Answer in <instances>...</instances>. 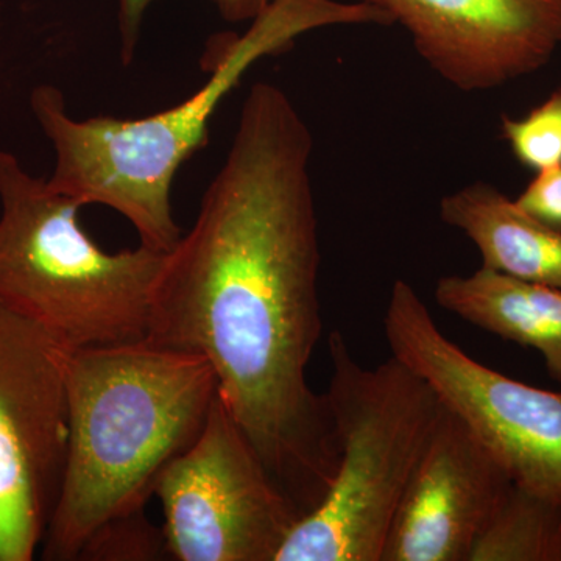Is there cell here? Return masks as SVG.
Returning <instances> with one entry per match:
<instances>
[{
  "label": "cell",
  "instance_id": "6da1fadb",
  "mask_svg": "<svg viewBox=\"0 0 561 561\" xmlns=\"http://www.w3.org/2000/svg\"><path fill=\"white\" fill-rule=\"evenodd\" d=\"M312 150L289 94L254 83L194 225L165 254L146 339L209 362L301 518L327 496L339 457L327 393L306 375L323 331Z\"/></svg>",
  "mask_w": 561,
  "mask_h": 561
},
{
  "label": "cell",
  "instance_id": "7a4b0ae2",
  "mask_svg": "<svg viewBox=\"0 0 561 561\" xmlns=\"http://www.w3.org/2000/svg\"><path fill=\"white\" fill-rule=\"evenodd\" d=\"M382 25L383 11L335 0H272L243 35L217 41L209 77L186 101L138 119H76L65 92L39 84L31 108L55 151L47 183L81 205H102L130 221L140 245L169 253L179 243L172 206L176 173L208 142L210 121L257 61L283 54L298 36L331 25Z\"/></svg>",
  "mask_w": 561,
  "mask_h": 561
},
{
  "label": "cell",
  "instance_id": "3957f363",
  "mask_svg": "<svg viewBox=\"0 0 561 561\" xmlns=\"http://www.w3.org/2000/svg\"><path fill=\"white\" fill-rule=\"evenodd\" d=\"M69 440L41 556L79 560L105 524L146 511L162 471L197 440L217 397L201 354L149 341L70 351Z\"/></svg>",
  "mask_w": 561,
  "mask_h": 561
},
{
  "label": "cell",
  "instance_id": "277c9868",
  "mask_svg": "<svg viewBox=\"0 0 561 561\" xmlns=\"http://www.w3.org/2000/svg\"><path fill=\"white\" fill-rule=\"evenodd\" d=\"M81 208L0 151V306L73 350L146 341L168 253L101 249Z\"/></svg>",
  "mask_w": 561,
  "mask_h": 561
},
{
  "label": "cell",
  "instance_id": "5b68a950",
  "mask_svg": "<svg viewBox=\"0 0 561 561\" xmlns=\"http://www.w3.org/2000/svg\"><path fill=\"white\" fill-rule=\"evenodd\" d=\"M328 346L337 467L327 496L295 524L276 561H381L394 512L445 405L397 357L362 367L339 331Z\"/></svg>",
  "mask_w": 561,
  "mask_h": 561
},
{
  "label": "cell",
  "instance_id": "8992f818",
  "mask_svg": "<svg viewBox=\"0 0 561 561\" xmlns=\"http://www.w3.org/2000/svg\"><path fill=\"white\" fill-rule=\"evenodd\" d=\"M383 332L391 356L431 383L515 485L561 507V391L527 386L472 359L443 334L408 280L391 287Z\"/></svg>",
  "mask_w": 561,
  "mask_h": 561
},
{
  "label": "cell",
  "instance_id": "52a82bcc",
  "mask_svg": "<svg viewBox=\"0 0 561 561\" xmlns=\"http://www.w3.org/2000/svg\"><path fill=\"white\" fill-rule=\"evenodd\" d=\"M176 561H276L301 513L217 393L197 440L154 486Z\"/></svg>",
  "mask_w": 561,
  "mask_h": 561
},
{
  "label": "cell",
  "instance_id": "ba28073f",
  "mask_svg": "<svg viewBox=\"0 0 561 561\" xmlns=\"http://www.w3.org/2000/svg\"><path fill=\"white\" fill-rule=\"evenodd\" d=\"M70 348L0 306V561H32L60 497Z\"/></svg>",
  "mask_w": 561,
  "mask_h": 561
},
{
  "label": "cell",
  "instance_id": "9c48e42d",
  "mask_svg": "<svg viewBox=\"0 0 561 561\" xmlns=\"http://www.w3.org/2000/svg\"><path fill=\"white\" fill-rule=\"evenodd\" d=\"M383 11L456 90L493 91L530 76L561 44V0H351Z\"/></svg>",
  "mask_w": 561,
  "mask_h": 561
},
{
  "label": "cell",
  "instance_id": "30bf717a",
  "mask_svg": "<svg viewBox=\"0 0 561 561\" xmlns=\"http://www.w3.org/2000/svg\"><path fill=\"white\" fill-rule=\"evenodd\" d=\"M512 485L467 424L443 408L394 512L381 561L470 560Z\"/></svg>",
  "mask_w": 561,
  "mask_h": 561
},
{
  "label": "cell",
  "instance_id": "8fae6325",
  "mask_svg": "<svg viewBox=\"0 0 561 561\" xmlns=\"http://www.w3.org/2000/svg\"><path fill=\"white\" fill-rule=\"evenodd\" d=\"M442 309L497 335L537 350L561 382V289L481 267L472 275L443 276L434 290Z\"/></svg>",
  "mask_w": 561,
  "mask_h": 561
},
{
  "label": "cell",
  "instance_id": "7c38bea8",
  "mask_svg": "<svg viewBox=\"0 0 561 561\" xmlns=\"http://www.w3.org/2000/svg\"><path fill=\"white\" fill-rule=\"evenodd\" d=\"M440 219L478 247L482 267L561 289V231L524 213L493 184L476 181L445 195Z\"/></svg>",
  "mask_w": 561,
  "mask_h": 561
},
{
  "label": "cell",
  "instance_id": "4fadbf2b",
  "mask_svg": "<svg viewBox=\"0 0 561 561\" xmlns=\"http://www.w3.org/2000/svg\"><path fill=\"white\" fill-rule=\"evenodd\" d=\"M468 561H561V507L513 483Z\"/></svg>",
  "mask_w": 561,
  "mask_h": 561
},
{
  "label": "cell",
  "instance_id": "5bb4252c",
  "mask_svg": "<svg viewBox=\"0 0 561 561\" xmlns=\"http://www.w3.org/2000/svg\"><path fill=\"white\" fill-rule=\"evenodd\" d=\"M501 136L516 161L530 171L561 165V84L523 119L502 116Z\"/></svg>",
  "mask_w": 561,
  "mask_h": 561
},
{
  "label": "cell",
  "instance_id": "9a60e30c",
  "mask_svg": "<svg viewBox=\"0 0 561 561\" xmlns=\"http://www.w3.org/2000/svg\"><path fill=\"white\" fill-rule=\"evenodd\" d=\"M162 527L154 526L146 511L114 519L92 535L79 560L147 561L165 559Z\"/></svg>",
  "mask_w": 561,
  "mask_h": 561
},
{
  "label": "cell",
  "instance_id": "2e32d148",
  "mask_svg": "<svg viewBox=\"0 0 561 561\" xmlns=\"http://www.w3.org/2000/svg\"><path fill=\"white\" fill-rule=\"evenodd\" d=\"M515 203L534 219L561 231V165L537 172Z\"/></svg>",
  "mask_w": 561,
  "mask_h": 561
},
{
  "label": "cell",
  "instance_id": "e0dca14e",
  "mask_svg": "<svg viewBox=\"0 0 561 561\" xmlns=\"http://www.w3.org/2000/svg\"><path fill=\"white\" fill-rule=\"evenodd\" d=\"M157 0H119L122 65L130 66L138 49L140 27L147 11Z\"/></svg>",
  "mask_w": 561,
  "mask_h": 561
},
{
  "label": "cell",
  "instance_id": "ac0fdd59",
  "mask_svg": "<svg viewBox=\"0 0 561 561\" xmlns=\"http://www.w3.org/2000/svg\"><path fill=\"white\" fill-rule=\"evenodd\" d=\"M220 18L227 22L238 24V22H251L261 11L267 9L272 0H209Z\"/></svg>",
  "mask_w": 561,
  "mask_h": 561
}]
</instances>
